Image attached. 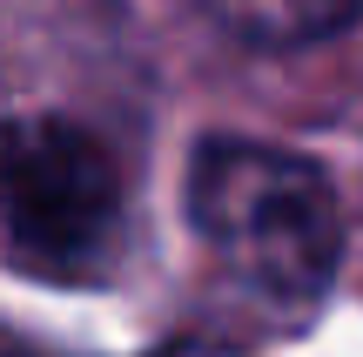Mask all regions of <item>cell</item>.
<instances>
[{
    "instance_id": "obj_1",
    "label": "cell",
    "mask_w": 363,
    "mask_h": 357,
    "mask_svg": "<svg viewBox=\"0 0 363 357\" xmlns=\"http://www.w3.org/2000/svg\"><path fill=\"white\" fill-rule=\"evenodd\" d=\"M189 216L216 263L276 310H316L343 263V216L310 155L208 135L189 162Z\"/></svg>"
},
{
    "instance_id": "obj_2",
    "label": "cell",
    "mask_w": 363,
    "mask_h": 357,
    "mask_svg": "<svg viewBox=\"0 0 363 357\" xmlns=\"http://www.w3.org/2000/svg\"><path fill=\"white\" fill-rule=\"evenodd\" d=\"M121 256V162L67 115L0 121V263L40 283H101Z\"/></svg>"
},
{
    "instance_id": "obj_3",
    "label": "cell",
    "mask_w": 363,
    "mask_h": 357,
    "mask_svg": "<svg viewBox=\"0 0 363 357\" xmlns=\"http://www.w3.org/2000/svg\"><path fill=\"white\" fill-rule=\"evenodd\" d=\"M208 7L242 48L296 54V48H316V40H337L343 27H357L363 0H208Z\"/></svg>"
},
{
    "instance_id": "obj_4",
    "label": "cell",
    "mask_w": 363,
    "mask_h": 357,
    "mask_svg": "<svg viewBox=\"0 0 363 357\" xmlns=\"http://www.w3.org/2000/svg\"><path fill=\"white\" fill-rule=\"evenodd\" d=\"M0 357H27V344H13V337L0 331Z\"/></svg>"
}]
</instances>
